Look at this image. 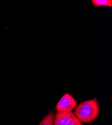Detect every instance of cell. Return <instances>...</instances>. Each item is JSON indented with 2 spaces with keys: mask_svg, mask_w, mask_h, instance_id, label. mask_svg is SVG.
Returning <instances> with one entry per match:
<instances>
[{
  "mask_svg": "<svg viewBox=\"0 0 112 125\" xmlns=\"http://www.w3.org/2000/svg\"><path fill=\"white\" fill-rule=\"evenodd\" d=\"M99 113V104L96 99L86 101L79 104L74 111L79 120L85 124L93 122L98 118Z\"/></svg>",
  "mask_w": 112,
  "mask_h": 125,
  "instance_id": "6da1fadb",
  "label": "cell"
},
{
  "mask_svg": "<svg viewBox=\"0 0 112 125\" xmlns=\"http://www.w3.org/2000/svg\"><path fill=\"white\" fill-rule=\"evenodd\" d=\"M53 125H83L73 112H57L55 114Z\"/></svg>",
  "mask_w": 112,
  "mask_h": 125,
  "instance_id": "7a4b0ae2",
  "label": "cell"
},
{
  "mask_svg": "<svg viewBox=\"0 0 112 125\" xmlns=\"http://www.w3.org/2000/svg\"><path fill=\"white\" fill-rule=\"evenodd\" d=\"M76 104V101L73 97L69 94H65L58 102L55 109L58 112H73Z\"/></svg>",
  "mask_w": 112,
  "mask_h": 125,
  "instance_id": "3957f363",
  "label": "cell"
},
{
  "mask_svg": "<svg viewBox=\"0 0 112 125\" xmlns=\"http://www.w3.org/2000/svg\"><path fill=\"white\" fill-rule=\"evenodd\" d=\"M54 116V112H49L40 122L39 125H53Z\"/></svg>",
  "mask_w": 112,
  "mask_h": 125,
  "instance_id": "277c9868",
  "label": "cell"
},
{
  "mask_svg": "<svg viewBox=\"0 0 112 125\" xmlns=\"http://www.w3.org/2000/svg\"><path fill=\"white\" fill-rule=\"evenodd\" d=\"M91 2L96 7H99L100 6L112 7V0H92Z\"/></svg>",
  "mask_w": 112,
  "mask_h": 125,
  "instance_id": "5b68a950",
  "label": "cell"
}]
</instances>
